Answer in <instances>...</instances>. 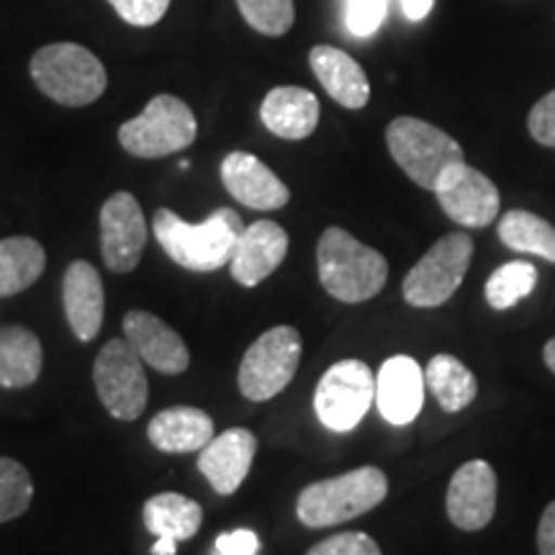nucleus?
I'll return each instance as SVG.
<instances>
[{
    "label": "nucleus",
    "mask_w": 555,
    "mask_h": 555,
    "mask_svg": "<svg viewBox=\"0 0 555 555\" xmlns=\"http://www.w3.org/2000/svg\"><path fill=\"white\" fill-rule=\"evenodd\" d=\"M242 229V217L232 208H217L201 224L180 219L170 208H159L152 221V232L165 255L193 273H214L229 266Z\"/></svg>",
    "instance_id": "obj_1"
},
{
    "label": "nucleus",
    "mask_w": 555,
    "mask_h": 555,
    "mask_svg": "<svg viewBox=\"0 0 555 555\" xmlns=\"http://www.w3.org/2000/svg\"><path fill=\"white\" fill-rule=\"evenodd\" d=\"M319 283L343 304H363L378 296L388 281V262L378 249L363 245L343 227H327L317 242Z\"/></svg>",
    "instance_id": "obj_2"
},
{
    "label": "nucleus",
    "mask_w": 555,
    "mask_h": 555,
    "mask_svg": "<svg viewBox=\"0 0 555 555\" xmlns=\"http://www.w3.org/2000/svg\"><path fill=\"white\" fill-rule=\"evenodd\" d=\"M388 494V478L376 466L309 483L296 499V517L311 530L343 525L376 509Z\"/></svg>",
    "instance_id": "obj_3"
},
{
    "label": "nucleus",
    "mask_w": 555,
    "mask_h": 555,
    "mask_svg": "<svg viewBox=\"0 0 555 555\" xmlns=\"http://www.w3.org/2000/svg\"><path fill=\"white\" fill-rule=\"evenodd\" d=\"M31 80L47 99L67 108L90 106L106 93L108 75L103 62L86 47L54 41L34 52Z\"/></svg>",
    "instance_id": "obj_4"
},
{
    "label": "nucleus",
    "mask_w": 555,
    "mask_h": 555,
    "mask_svg": "<svg viewBox=\"0 0 555 555\" xmlns=\"http://www.w3.org/2000/svg\"><path fill=\"white\" fill-rule=\"evenodd\" d=\"M198 121L191 106L178 95L159 93L134 119L119 127V144L131 157L157 159L176 155L196 142Z\"/></svg>",
    "instance_id": "obj_5"
},
{
    "label": "nucleus",
    "mask_w": 555,
    "mask_h": 555,
    "mask_svg": "<svg viewBox=\"0 0 555 555\" xmlns=\"http://www.w3.org/2000/svg\"><path fill=\"white\" fill-rule=\"evenodd\" d=\"M386 144L397 165L420 189L435 191L437 178L450 165L463 163V147L435 124L399 116L386 127Z\"/></svg>",
    "instance_id": "obj_6"
},
{
    "label": "nucleus",
    "mask_w": 555,
    "mask_h": 555,
    "mask_svg": "<svg viewBox=\"0 0 555 555\" xmlns=\"http://www.w3.org/2000/svg\"><path fill=\"white\" fill-rule=\"evenodd\" d=\"M474 260V240L468 232L446 234L422 255L401 283L404 301L416 309H435L450 301Z\"/></svg>",
    "instance_id": "obj_7"
},
{
    "label": "nucleus",
    "mask_w": 555,
    "mask_h": 555,
    "mask_svg": "<svg viewBox=\"0 0 555 555\" xmlns=\"http://www.w3.org/2000/svg\"><path fill=\"white\" fill-rule=\"evenodd\" d=\"M301 335L298 330L281 324L255 339L242 356L237 386L249 401H270L294 380L301 363Z\"/></svg>",
    "instance_id": "obj_8"
},
{
    "label": "nucleus",
    "mask_w": 555,
    "mask_h": 555,
    "mask_svg": "<svg viewBox=\"0 0 555 555\" xmlns=\"http://www.w3.org/2000/svg\"><path fill=\"white\" fill-rule=\"evenodd\" d=\"M93 384L101 404L119 422H134L150 401L142 358L127 339H108L93 363Z\"/></svg>",
    "instance_id": "obj_9"
},
{
    "label": "nucleus",
    "mask_w": 555,
    "mask_h": 555,
    "mask_svg": "<svg viewBox=\"0 0 555 555\" xmlns=\"http://www.w3.org/2000/svg\"><path fill=\"white\" fill-rule=\"evenodd\" d=\"M376 401V376L363 360H339L330 365L314 391V412L332 433L356 429Z\"/></svg>",
    "instance_id": "obj_10"
},
{
    "label": "nucleus",
    "mask_w": 555,
    "mask_h": 555,
    "mask_svg": "<svg viewBox=\"0 0 555 555\" xmlns=\"http://www.w3.org/2000/svg\"><path fill=\"white\" fill-rule=\"evenodd\" d=\"M435 196L442 211L448 214L455 224L466 229H483L494 224L499 217V189L494 180L486 178L481 170L470 168L463 163L450 165L435 183Z\"/></svg>",
    "instance_id": "obj_11"
},
{
    "label": "nucleus",
    "mask_w": 555,
    "mask_h": 555,
    "mask_svg": "<svg viewBox=\"0 0 555 555\" xmlns=\"http://www.w3.org/2000/svg\"><path fill=\"white\" fill-rule=\"evenodd\" d=\"M101 255L111 273L127 275L139 266L147 247V221L129 191H116L101 206Z\"/></svg>",
    "instance_id": "obj_12"
},
{
    "label": "nucleus",
    "mask_w": 555,
    "mask_h": 555,
    "mask_svg": "<svg viewBox=\"0 0 555 555\" xmlns=\"http://www.w3.org/2000/svg\"><path fill=\"white\" fill-rule=\"evenodd\" d=\"M446 509L457 530H483L496 512V474L486 461H468L448 483Z\"/></svg>",
    "instance_id": "obj_13"
},
{
    "label": "nucleus",
    "mask_w": 555,
    "mask_h": 555,
    "mask_svg": "<svg viewBox=\"0 0 555 555\" xmlns=\"http://www.w3.org/2000/svg\"><path fill=\"white\" fill-rule=\"evenodd\" d=\"M124 339L142 358V363L165 373V376H180V373L189 371V345L168 322H163L152 311L131 309L124 317Z\"/></svg>",
    "instance_id": "obj_14"
},
{
    "label": "nucleus",
    "mask_w": 555,
    "mask_h": 555,
    "mask_svg": "<svg viewBox=\"0 0 555 555\" xmlns=\"http://www.w3.org/2000/svg\"><path fill=\"white\" fill-rule=\"evenodd\" d=\"M258 453V437L245 427H232L214 435L198 450V470L221 496H232L245 483Z\"/></svg>",
    "instance_id": "obj_15"
},
{
    "label": "nucleus",
    "mask_w": 555,
    "mask_h": 555,
    "mask_svg": "<svg viewBox=\"0 0 555 555\" xmlns=\"http://www.w3.org/2000/svg\"><path fill=\"white\" fill-rule=\"evenodd\" d=\"M288 255V232L278 221L260 219L242 229L229 270L240 286L253 288L281 268Z\"/></svg>",
    "instance_id": "obj_16"
},
{
    "label": "nucleus",
    "mask_w": 555,
    "mask_h": 555,
    "mask_svg": "<svg viewBox=\"0 0 555 555\" xmlns=\"http://www.w3.org/2000/svg\"><path fill=\"white\" fill-rule=\"evenodd\" d=\"M221 183L229 196L255 211H275L291 201L288 185L249 152H229L221 163Z\"/></svg>",
    "instance_id": "obj_17"
},
{
    "label": "nucleus",
    "mask_w": 555,
    "mask_h": 555,
    "mask_svg": "<svg viewBox=\"0 0 555 555\" xmlns=\"http://www.w3.org/2000/svg\"><path fill=\"white\" fill-rule=\"evenodd\" d=\"M425 371L406 356L386 360L376 373V406L391 425L414 422L425 404Z\"/></svg>",
    "instance_id": "obj_18"
},
{
    "label": "nucleus",
    "mask_w": 555,
    "mask_h": 555,
    "mask_svg": "<svg viewBox=\"0 0 555 555\" xmlns=\"http://www.w3.org/2000/svg\"><path fill=\"white\" fill-rule=\"evenodd\" d=\"M62 304L73 335L80 343L95 339L103 327L106 294H103L101 273L88 260H75L67 266L62 281Z\"/></svg>",
    "instance_id": "obj_19"
},
{
    "label": "nucleus",
    "mask_w": 555,
    "mask_h": 555,
    "mask_svg": "<svg viewBox=\"0 0 555 555\" xmlns=\"http://www.w3.org/2000/svg\"><path fill=\"white\" fill-rule=\"evenodd\" d=\"M309 65L314 69L317 80L343 108L360 111L371 99V82L365 69L356 57L345 50L330 44H317L309 52Z\"/></svg>",
    "instance_id": "obj_20"
},
{
    "label": "nucleus",
    "mask_w": 555,
    "mask_h": 555,
    "mask_svg": "<svg viewBox=\"0 0 555 555\" xmlns=\"http://www.w3.org/2000/svg\"><path fill=\"white\" fill-rule=\"evenodd\" d=\"M260 119L270 134L298 142L314 134L319 124V99L298 86H278L260 103Z\"/></svg>",
    "instance_id": "obj_21"
},
{
    "label": "nucleus",
    "mask_w": 555,
    "mask_h": 555,
    "mask_svg": "<svg viewBox=\"0 0 555 555\" xmlns=\"http://www.w3.org/2000/svg\"><path fill=\"white\" fill-rule=\"evenodd\" d=\"M214 435V420L196 406L163 409L147 427L150 442L163 453H198Z\"/></svg>",
    "instance_id": "obj_22"
},
{
    "label": "nucleus",
    "mask_w": 555,
    "mask_h": 555,
    "mask_svg": "<svg viewBox=\"0 0 555 555\" xmlns=\"http://www.w3.org/2000/svg\"><path fill=\"white\" fill-rule=\"evenodd\" d=\"M44 352L39 337L29 327L9 324L0 327V386L3 388H29L37 384Z\"/></svg>",
    "instance_id": "obj_23"
},
{
    "label": "nucleus",
    "mask_w": 555,
    "mask_h": 555,
    "mask_svg": "<svg viewBox=\"0 0 555 555\" xmlns=\"http://www.w3.org/2000/svg\"><path fill=\"white\" fill-rule=\"evenodd\" d=\"M142 519L147 532L155 538H170L176 543H185L201 530L204 522V509L193 499L176 494V491H163L147 499L142 509Z\"/></svg>",
    "instance_id": "obj_24"
},
{
    "label": "nucleus",
    "mask_w": 555,
    "mask_h": 555,
    "mask_svg": "<svg viewBox=\"0 0 555 555\" xmlns=\"http://www.w3.org/2000/svg\"><path fill=\"white\" fill-rule=\"evenodd\" d=\"M47 268V253L31 237L0 240V298L31 288Z\"/></svg>",
    "instance_id": "obj_25"
},
{
    "label": "nucleus",
    "mask_w": 555,
    "mask_h": 555,
    "mask_svg": "<svg viewBox=\"0 0 555 555\" xmlns=\"http://www.w3.org/2000/svg\"><path fill=\"white\" fill-rule=\"evenodd\" d=\"M425 384L442 412L455 414L474 404L478 384L476 376L455 356H435L425 371Z\"/></svg>",
    "instance_id": "obj_26"
},
{
    "label": "nucleus",
    "mask_w": 555,
    "mask_h": 555,
    "mask_svg": "<svg viewBox=\"0 0 555 555\" xmlns=\"http://www.w3.org/2000/svg\"><path fill=\"white\" fill-rule=\"evenodd\" d=\"M499 240L515 253L538 255L547 262H555V227L538 214L525 208H512L499 219Z\"/></svg>",
    "instance_id": "obj_27"
},
{
    "label": "nucleus",
    "mask_w": 555,
    "mask_h": 555,
    "mask_svg": "<svg viewBox=\"0 0 555 555\" xmlns=\"http://www.w3.org/2000/svg\"><path fill=\"white\" fill-rule=\"evenodd\" d=\"M538 286V270L527 260H512L496 268L486 281V301L494 311H506L525 301Z\"/></svg>",
    "instance_id": "obj_28"
},
{
    "label": "nucleus",
    "mask_w": 555,
    "mask_h": 555,
    "mask_svg": "<svg viewBox=\"0 0 555 555\" xmlns=\"http://www.w3.org/2000/svg\"><path fill=\"white\" fill-rule=\"evenodd\" d=\"M34 481L26 466L0 455V522H11L31 506Z\"/></svg>",
    "instance_id": "obj_29"
},
{
    "label": "nucleus",
    "mask_w": 555,
    "mask_h": 555,
    "mask_svg": "<svg viewBox=\"0 0 555 555\" xmlns=\"http://www.w3.org/2000/svg\"><path fill=\"white\" fill-rule=\"evenodd\" d=\"M242 18L266 37H283L296 21L294 0H237Z\"/></svg>",
    "instance_id": "obj_30"
},
{
    "label": "nucleus",
    "mask_w": 555,
    "mask_h": 555,
    "mask_svg": "<svg viewBox=\"0 0 555 555\" xmlns=\"http://www.w3.org/2000/svg\"><path fill=\"white\" fill-rule=\"evenodd\" d=\"M388 0H347V29L358 39L373 37L384 24Z\"/></svg>",
    "instance_id": "obj_31"
},
{
    "label": "nucleus",
    "mask_w": 555,
    "mask_h": 555,
    "mask_svg": "<svg viewBox=\"0 0 555 555\" xmlns=\"http://www.w3.org/2000/svg\"><path fill=\"white\" fill-rule=\"evenodd\" d=\"M307 555H384L376 540L365 532H339L317 543Z\"/></svg>",
    "instance_id": "obj_32"
},
{
    "label": "nucleus",
    "mask_w": 555,
    "mask_h": 555,
    "mask_svg": "<svg viewBox=\"0 0 555 555\" xmlns=\"http://www.w3.org/2000/svg\"><path fill=\"white\" fill-rule=\"evenodd\" d=\"M116 16L127 21L129 26H155L165 18L170 9V0H108Z\"/></svg>",
    "instance_id": "obj_33"
},
{
    "label": "nucleus",
    "mask_w": 555,
    "mask_h": 555,
    "mask_svg": "<svg viewBox=\"0 0 555 555\" xmlns=\"http://www.w3.org/2000/svg\"><path fill=\"white\" fill-rule=\"evenodd\" d=\"M527 129H530V134L538 144L555 150V90L543 95V99L530 108Z\"/></svg>",
    "instance_id": "obj_34"
},
{
    "label": "nucleus",
    "mask_w": 555,
    "mask_h": 555,
    "mask_svg": "<svg viewBox=\"0 0 555 555\" xmlns=\"http://www.w3.org/2000/svg\"><path fill=\"white\" fill-rule=\"evenodd\" d=\"M260 540L253 530H232L217 538L214 555H258Z\"/></svg>",
    "instance_id": "obj_35"
},
{
    "label": "nucleus",
    "mask_w": 555,
    "mask_h": 555,
    "mask_svg": "<svg viewBox=\"0 0 555 555\" xmlns=\"http://www.w3.org/2000/svg\"><path fill=\"white\" fill-rule=\"evenodd\" d=\"M538 551L540 555H555V502L545 506L538 527Z\"/></svg>",
    "instance_id": "obj_36"
},
{
    "label": "nucleus",
    "mask_w": 555,
    "mask_h": 555,
    "mask_svg": "<svg viewBox=\"0 0 555 555\" xmlns=\"http://www.w3.org/2000/svg\"><path fill=\"white\" fill-rule=\"evenodd\" d=\"M435 0H401V11H404V16L409 21H422L429 16V11H433Z\"/></svg>",
    "instance_id": "obj_37"
},
{
    "label": "nucleus",
    "mask_w": 555,
    "mask_h": 555,
    "mask_svg": "<svg viewBox=\"0 0 555 555\" xmlns=\"http://www.w3.org/2000/svg\"><path fill=\"white\" fill-rule=\"evenodd\" d=\"M178 543L170 538H157V543L152 545V555H176Z\"/></svg>",
    "instance_id": "obj_38"
},
{
    "label": "nucleus",
    "mask_w": 555,
    "mask_h": 555,
    "mask_svg": "<svg viewBox=\"0 0 555 555\" xmlns=\"http://www.w3.org/2000/svg\"><path fill=\"white\" fill-rule=\"evenodd\" d=\"M543 360H545V365L551 367V371L555 373V337L547 339V343H545V347H543Z\"/></svg>",
    "instance_id": "obj_39"
}]
</instances>
